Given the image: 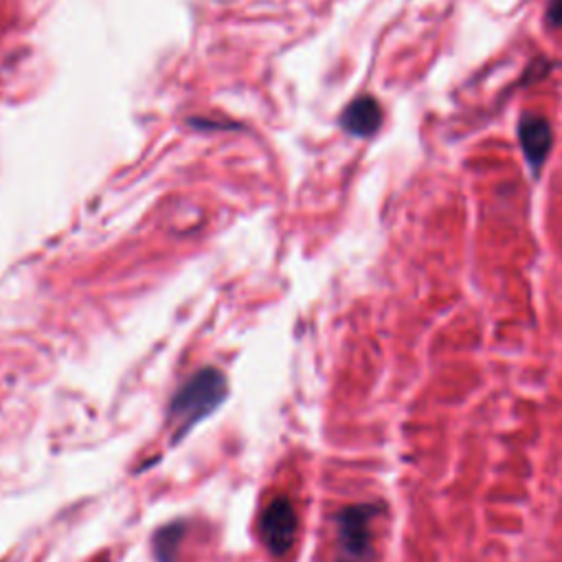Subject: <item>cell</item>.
I'll list each match as a JSON object with an SVG mask.
<instances>
[{
	"instance_id": "2",
	"label": "cell",
	"mask_w": 562,
	"mask_h": 562,
	"mask_svg": "<svg viewBox=\"0 0 562 562\" xmlns=\"http://www.w3.org/2000/svg\"><path fill=\"white\" fill-rule=\"evenodd\" d=\"M375 516L373 505H347L336 516L338 562H371V522Z\"/></svg>"
},
{
	"instance_id": "3",
	"label": "cell",
	"mask_w": 562,
	"mask_h": 562,
	"mask_svg": "<svg viewBox=\"0 0 562 562\" xmlns=\"http://www.w3.org/2000/svg\"><path fill=\"white\" fill-rule=\"evenodd\" d=\"M296 529H299V518L292 501L285 496H277L268 501V505L261 509L257 531L261 542L274 558H283L292 549L296 540Z\"/></svg>"
},
{
	"instance_id": "4",
	"label": "cell",
	"mask_w": 562,
	"mask_h": 562,
	"mask_svg": "<svg viewBox=\"0 0 562 562\" xmlns=\"http://www.w3.org/2000/svg\"><path fill=\"white\" fill-rule=\"evenodd\" d=\"M518 140H520L525 160L529 162V167L533 171H538L542 167V162L547 160V156L551 151V143H553V134H551L549 121L544 116H540V114H525V116H520Z\"/></svg>"
},
{
	"instance_id": "6",
	"label": "cell",
	"mask_w": 562,
	"mask_h": 562,
	"mask_svg": "<svg viewBox=\"0 0 562 562\" xmlns=\"http://www.w3.org/2000/svg\"><path fill=\"white\" fill-rule=\"evenodd\" d=\"M182 536H184L182 522H171V525L158 529L154 536V542H151L156 560L158 562H176Z\"/></svg>"
},
{
	"instance_id": "7",
	"label": "cell",
	"mask_w": 562,
	"mask_h": 562,
	"mask_svg": "<svg viewBox=\"0 0 562 562\" xmlns=\"http://www.w3.org/2000/svg\"><path fill=\"white\" fill-rule=\"evenodd\" d=\"M547 24L562 26V0H551L547 7Z\"/></svg>"
},
{
	"instance_id": "5",
	"label": "cell",
	"mask_w": 562,
	"mask_h": 562,
	"mask_svg": "<svg viewBox=\"0 0 562 562\" xmlns=\"http://www.w3.org/2000/svg\"><path fill=\"white\" fill-rule=\"evenodd\" d=\"M340 125L353 136L369 138L382 125V108L373 97H358L342 110Z\"/></svg>"
},
{
	"instance_id": "1",
	"label": "cell",
	"mask_w": 562,
	"mask_h": 562,
	"mask_svg": "<svg viewBox=\"0 0 562 562\" xmlns=\"http://www.w3.org/2000/svg\"><path fill=\"white\" fill-rule=\"evenodd\" d=\"M228 384L222 371L204 367L180 384L169 404L171 441L178 443L198 422L209 417L226 397Z\"/></svg>"
}]
</instances>
